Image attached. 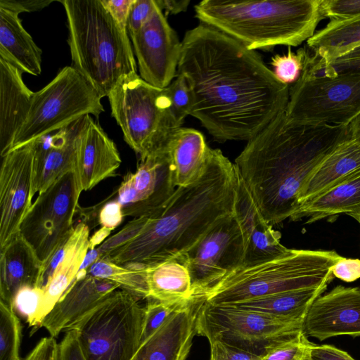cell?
Wrapping results in <instances>:
<instances>
[{
	"instance_id": "cell-9",
	"label": "cell",
	"mask_w": 360,
	"mask_h": 360,
	"mask_svg": "<svg viewBox=\"0 0 360 360\" xmlns=\"http://www.w3.org/2000/svg\"><path fill=\"white\" fill-rule=\"evenodd\" d=\"M101 98L79 71L65 66L46 86L34 93L30 111L11 149L59 130L84 116L98 118L104 112Z\"/></svg>"
},
{
	"instance_id": "cell-28",
	"label": "cell",
	"mask_w": 360,
	"mask_h": 360,
	"mask_svg": "<svg viewBox=\"0 0 360 360\" xmlns=\"http://www.w3.org/2000/svg\"><path fill=\"white\" fill-rule=\"evenodd\" d=\"M359 168L360 144L350 138L329 155L309 177L298 194V206Z\"/></svg>"
},
{
	"instance_id": "cell-43",
	"label": "cell",
	"mask_w": 360,
	"mask_h": 360,
	"mask_svg": "<svg viewBox=\"0 0 360 360\" xmlns=\"http://www.w3.org/2000/svg\"><path fill=\"white\" fill-rule=\"evenodd\" d=\"M157 5L156 0H134L127 23V31L130 37L141 30L153 13Z\"/></svg>"
},
{
	"instance_id": "cell-46",
	"label": "cell",
	"mask_w": 360,
	"mask_h": 360,
	"mask_svg": "<svg viewBox=\"0 0 360 360\" xmlns=\"http://www.w3.org/2000/svg\"><path fill=\"white\" fill-rule=\"evenodd\" d=\"M303 360H355L347 352L333 345H317L311 342Z\"/></svg>"
},
{
	"instance_id": "cell-51",
	"label": "cell",
	"mask_w": 360,
	"mask_h": 360,
	"mask_svg": "<svg viewBox=\"0 0 360 360\" xmlns=\"http://www.w3.org/2000/svg\"><path fill=\"white\" fill-rule=\"evenodd\" d=\"M158 4L166 13L176 14L186 11L189 4V0L174 1V0H157Z\"/></svg>"
},
{
	"instance_id": "cell-18",
	"label": "cell",
	"mask_w": 360,
	"mask_h": 360,
	"mask_svg": "<svg viewBox=\"0 0 360 360\" xmlns=\"http://www.w3.org/2000/svg\"><path fill=\"white\" fill-rule=\"evenodd\" d=\"M122 162L114 141L88 115L76 143L73 172L81 192L115 175Z\"/></svg>"
},
{
	"instance_id": "cell-45",
	"label": "cell",
	"mask_w": 360,
	"mask_h": 360,
	"mask_svg": "<svg viewBox=\"0 0 360 360\" xmlns=\"http://www.w3.org/2000/svg\"><path fill=\"white\" fill-rule=\"evenodd\" d=\"M58 360H86L75 330H66L63 338L58 343Z\"/></svg>"
},
{
	"instance_id": "cell-10",
	"label": "cell",
	"mask_w": 360,
	"mask_h": 360,
	"mask_svg": "<svg viewBox=\"0 0 360 360\" xmlns=\"http://www.w3.org/2000/svg\"><path fill=\"white\" fill-rule=\"evenodd\" d=\"M285 114L297 124L349 125L360 114V73L328 77L304 67L290 87Z\"/></svg>"
},
{
	"instance_id": "cell-36",
	"label": "cell",
	"mask_w": 360,
	"mask_h": 360,
	"mask_svg": "<svg viewBox=\"0 0 360 360\" xmlns=\"http://www.w3.org/2000/svg\"><path fill=\"white\" fill-rule=\"evenodd\" d=\"M44 293L41 288L25 287L20 290L14 300L13 308L26 319L32 331L41 327Z\"/></svg>"
},
{
	"instance_id": "cell-4",
	"label": "cell",
	"mask_w": 360,
	"mask_h": 360,
	"mask_svg": "<svg viewBox=\"0 0 360 360\" xmlns=\"http://www.w3.org/2000/svg\"><path fill=\"white\" fill-rule=\"evenodd\" d=\"M322 0H204L194 6L195 17L243 44L249 50L278 45L297 46L316 32L324 18Z\"/></svg>"
},
{
	"instance_id": "cell-6",
	"label": "cell",
	"mask_w": 360,
	"mask_h": 360,
	"mask_svg": "<svg viewBox=\"0 0 360 360\" xmlns=\"http://www.w3.org/2000/svg\"><path fill=\"white\" fill-rule=\"evenodd\" d=\"M342 257L334 250L289 249L276 259L240 266L193 297L214 305H226L319 288L332 281V267Z\"/></svg>"
},
{
	"instance_id": "cell-20",
	"label": "cell",
	"mask_w": 360,
	"mask_h": 360,
	"mask_svg": "<svg viewBox=\"0 0 360 360\" xmlns=\"http://www.w3.org/2000/svg\"><path fill=\"white\" fill-rule=\"evenodd\" d=\"M117 289L120 288L116 283L89 274L77 276L45 317L41 326L56 338Z\"/></svg>"
},
{
	"instance_id": "cell-11",
	"label": "cell",
	"mask_w": 360,
	"mask_h": 360,
	"mask_svg": "<svg viewBox=\"0 0 360 360\" xmlns=\"http://www.w3.org/2000/svg\"><path fill=\"white\" fill-rule=\"evenodd\" d=\"M198 300L197 335L208 341L220 340L253 352L262 349V353L269 344L303 331V320Z\"/></svg>"
},
{
	"instance_id": "cell-38",
	"label": "cell",
	"mask_w": 360,
	"mask_h": 360,
	"mask_svg": "<svg viewBox=\"0 0 360 360\" xmlns=\"http://www.w3.org/2000/svg\"><path fill=\"white\" fill-rule=\"evenodd\" d=\"M308 51L306 47L299 49L296 53L289 49L287 54L276 55L272 58L271 63L276 77L288 85L296 82L304 67Z\"/></svg>"
},
{
	"instance_id": "cell-31",
	"label": "cell",
	"mask_w": 360,
	"mask_h": 360,
	"mask_svg": "<svg viewBox=\"0 0 360 360\" xmlns=\"http://www.w3.org/2000/svg\"><path fill=\"white\" fill-rule=\"evenodd\" d=\"M328 285L281 292L226 305H234L285 319L304 321L311 304L326 290Z\"/></svg>"
},
{
	"instance_id": "cell-3",
	"label": "cell",
	"mask_w": 360,
	"mask_h": 360,
	"mask_svg": "<svg viewBox=\"0 0 360 360\" xmlns=\"http://www.w3.org/2000/svg\"><path fill=\"white\" fill-rule=\"evenodd\" d=\"M349 139V125L297 124L285 110L248 141L234 165L273 226L297 211L298 194L309 177Z\"/></svg>"
},
{
	"instance_id": "cell-50",
	"label": "cell",
	"mask_w": 360,
	"mask_h": 360,
	"mask_svg": "<svg viewBox=\"0 0 360 360\" xmlns=\"http://www.w3.org/2000/svg\"><path fill=\"white\" fill-rule=\"evenodd\" d=\"M53 0H0V8L20 14L39 11L51 4Z\"/></svg>"
},
{
	"instance_id": "cell-26",
	"label": "cell",
	"mask_w": 360,
	"mask_h": 360,
	"mask_svg": "<svg viewBox=\"0 0 360 360\" xmlns=\"http://www.w3.org/2000/svg\"><path fill=\"white\" fill-rule=\"evenodd\" d=\"M167 151L176 187H186L205 175L211 148L202 134L191 128L176 129L164 148Z\"/></svg>"
},
{
	"instance_id": "cell-49",
	"label": "cell",
	"mask_w": 360,
	"mask_h": 360,
	"mask_svg": "<svg viewBox=\"0 0 360 360\" xmlns=\"http://www.w3.org/2000/svg\"><path fill=\"white\" fill-rule=\"evenodd\" d=\"M334 277L345 282H353L360 278V259L342 257L331 269Z\"/></svg>"
},
{
	"instance_id": "cell-14",
	"label": "cell",
	"mask_w": 360,
	"mask_h": 360,
	"mask_svg": "<svg viewBox=\"0 0 360 360\" xmlns=\"http://www.w3.org/2000/svg\"><path fill=\"white\" fill-rule=\"evenodd\" d=\"M0 168V248L20 230L32 205L36 167L35 141L13 148Z\"/></svg>"
},
{
	"instance_id": "cell-47",
	"label": "cell",
	"mask_w": 360,
	"mask_h": 360,
	"mask_svg": "<svg viewBox=\"0 0 360 360\" xmlns=\"http://www.w3.org/2000/svg\"><path fill=\"white\" fill-rule=\"evenodd\" d=\"M101 2L121 30L128 32V19L134 0H101Z\"/></svg>"
},
{
	"instance_id": "cell-52",
	"label": "cell",
	"mask_w": 360,
	"mask_h": 360,
	"mask_svg": "<svg viewBox=\"0 0 360 360\" xmlns=\"http://www.w3.org/2000/svg\"><path fill=\"white\" fill-rule=\"evenodd\" d=\"M350 138L360 144V114L349 124Z\"/></svg>"
},
{
	"instance_id": "cell-34",
	"label": "cell",
	"mask_w": 360,
	"mask_h": 360,
	"mask_svg": "<svg viewBox=\"0 0 360 360\" xmlns=\"http://www.w3.org/2000/svg\"><path fill=\"white\" fill-rule=\"evenodd\" d=\"M22 326L15 309L0 301V360H21Z\"/></svg>"
},
{
	"instance_id": "cell-19",
	"label": "cell",
	"mask_w": 360,
	"mask_h": 360,
	"mask_svg": "<svg viewBox=\"0 0 360 360\" xmlns=\"http://www.w3.org/2000/svg\"><path fill=\"white\" fill-rule=\"evenodd\" d=\"M200 300L181 303L149 338L142 342L131 360H186L194 337Z\"/></svg>"
},
{
	"instance_id": "cell-12",
	"label": "cell",
	"mask_w": 360,
	"mask_h": 360,
	"mask_svg": "<svg viewBox=\"0 0 360 360\" xmlns=\"http://www.w3.org/2000/svg\"><path fill=\"white\" fill-rule=\"evenodd\" d=\"M82 193L73 171L39 193L24 217L19 233L43 263L74 228Z\"/></svg>"
},
{
	"instance_id": "cell-15",
	"label": "cell",
	"mask_w": 360,
	"mask_h": 360,
	"mask_svg": "<svg viewBox=\"0 0 360 360\" xmlns=\"http://www.w3.org/2000/svg\"><path fill=\"white\" fill-rule=\"evenodd\" d=\"M176 189L169 155L163 148L140 160L136 172L124 176L115 198L124 217L136 218L161 210Z\"/></svg>"
},
{
	"instance_id": "cell-8",
	"label": "cell",
	"mask_w": 360,
	"mask_h": 360,
	"mask_svg": "<svg viewBox=\"0 0 360 360\" xmlns=\"http://www.w3.org/2000/svg\"><path fill=\"white\" fill-rule=\"evenodd\" d=\"M122 289L76 321L77 332L86 360H131L141 344L145 307Z\"/></svg>"
},
{
	"instance_id": "cell-41",
	"label": "cell",
	"mask_w": 360,
	"mask_h": 360,
	"mask_svg": "<svg viewBox=\"0 0 360 360\" xmlns=\"http://www.w3.org/2000/svg\"><path fill=\"white\" fill-rule=\"evenodd\" d=\"M210 360H262V354L220 340L209 341Z\"/></svg>"
},
{
	"instance_id": "cell-2",
	"label": "cell",
	"mask_w": 360,
	"mask_h": 360,
	"mask_svg": "<svg viewBox=\"0 0 360 360\" xmlns=\"http://www.w3.org/2000/svg\"><path fill=\"white\" fill-rule=\"evenodd\" d=\"M238 175L219 149L210 150L205 175L177 187L160 210L133 218L97 247L100 259L142 269L179 257L215 224L236 212Z\"/></svg>"
},
{
	"instance_id": "cell-35",
	"label": "cell",
	"mask_w": 360,
	"mask_h": 360,
	"mask_svg": "<svg viewBox=\"0 0 360 360\" xmlns=\"http://www.w3.org/2000/svg\"><path fill=\"white\" fill-rule=\"evenodd\" d=\"M311 344L304 331L276 340L266 346L262 360H303Z\"/></svg>"
},
{
	"instance_id": "cell-30",
	"label": "cell",
	"mask_w": 360,
	"mask_h": 360,
	"mask_svg": "<svg viewBox=\"0 0 360 360\" xmlns=\"http://www.w3.org/2000/svg\"><path fill=\"white\" fill-rule=\"evenodd\" d=\"M319 62L328 65L360 46V15L330 20L307 41Z\"/></svg>"
},
{
	"instance_id": "cell-22",
	"label": "cell",
	"mask_w": 360,
	"mask_h": 360,
	"mask_svg": "<svg viewBox=\"0 0 360 360\" xmlns=\"http://www.w3.org/2000/svg\"><path fill=\"white\" fill-rule=\"evenodd\" d=\"M236 213L247 237L241 266H250L271 260L288 252L289 249L281 243L280 232L273 229L272 225L264 219L239 175Z\"/></svg>"
},
{
	"instance_id": "cell-23",
	"label": "cell",
	"mask_w": 360,
	"mask_h": 360,
	"mask_svg": "<svg viewBox=\"0 0 360 360\" xmlns=\"http://www.w3.org/2000/svg\"><path fill=\"white\" fill-rule=\"evenodd\" d=\"M22 72L0 58V155L13 146L30 109L32 91L22 79Z\"/></svg>"
},
{
	"instance_id": "cell-27",
	"label": "cell",
	"mask_w": 360,
	"mask_h": 360,
	"mask_svg": "<svg viewBox=\"0 0 360 360\" xmlns=\"http://www.w3.org/2000/svg\"><path fill=\"white\" fill-rule=\"evenodd\" d=\"M19 14L0 8V58L22 72H41V50L23 27Z\"/></svg>"
},
{
	"instance_id": "cell-40",
	"label": "cell",
	"mask_w": 360,
	"mask_h": 360,
	"mask_svg": "<svg viewBox=\"0 0 360 360\" xmlns=\"http://www.w3.org/2000/svg\"><path fill=\"white\" fill-rule=\"evenodd\" d=\"M147 300L148 302L145 307L141 343L155 333L177 307L186 302L170 304L150 298H148Z\"/></svg>"
},
{
	"instance_id": "cell-33",
	"label": "cell",
	"mask_w": 360,
	"mask_h": 360,
	"mask_svg": "<svg viewBox=\"0 0 360 360\" xmlns=\"http://www.w3.org/2000/svg\"><path fill=\"white\" fill-rule=\"evenodd\" d=\"M86 274L112 281L118 285L120 289L131 293L139 300L148 297L144 269H130L99 259L91 266Z\"/></svg>"
},
{
	"instance_id": "cell-16",
	"label": "cell",
	"mask_w": 360,
	"mask_h": 360,
	"mask_svg": "<svg viewBox=\"0 0 360 360\" xmlns=\"http://www.w3.org/2000/svg\"><path fill=\"white\" fill-rule=\"evenodd\" d=\"M130 38L140 77L155 87L168 86L176 76L182 45L158 4Z\"/></svg>"
},
{
	"instance_id": "cell-24",
	"label": "cell",
	"mask_w": 360,
	"mask_h": 360,
	"mask_svg": "<svg viewBox=\"0 0 360 360\" xmlns=\"http://www.w3.org/2000/svg\"><path fill=\"white\" fill-rule=\"evenodd\" d=\"M41 266L42 262L18 232L0 248V301L13 308L20 290L38 287Z\"/></svg>"
},
{
	"instance_id": "cell-48",
	"label": "cell",
	"mask_w": 360,
	"mask_h": 360,
	"mask_svg": "<svg viewBox=\"0 0 360 360\" xmlns=\"http://www.w3.org/2000/svg\"><path fill=\"white\" fill-rule=\"evenodd\" d=\"M58 343L55 338H42L21 360H58Z\"/></svg>"
},
{
	"instance_id": "cell-39",
	"label": "cell",
	"mask_w": 360,
	"mask_h": 360,
	"mask_svg": "<svg viewBox=\"0 0 360 360\" xmlns=\"http://www.w3.org/2000/svg\"><path fill=\"white\" fill-rule=\"evenodd\" d=\"M172 101L171 112L179 127L185 117L190 115L193 105V94L191 87L182 75H177L176 79L166 87Z\"/></svg>"
},
{
	"instance_id": "cell-42",
	"label": "cell",
	"mask_w": 360,
	"mask_h": 360,
	"mask_svg": "<svg viewBox=\"0 0 360 360\" xmlns=\"http://www.w3.org/2000/svg\"><path fill=\"white\" fill-rule=\"evenodd\" d=\"M323 18L342 20L360 15V0H322Z\"/></svg>"
},
{
	"instance_id": "cell-25",
	"label": "cell",
	"mask_w": 360,
	"mask_h": 360,
	"mask_svg": "<svg viewBox=\"0 0 360 360\" xmlns=\"http://www.w3.org/2000/svg\"><path fill=\"white\" fill-rule=\"evenodd\" d=\"M345 213L360 224V168L313 198L302 202L290 217L291 221L307 218L310 224Z\"/></svg>"
},
{
	"instance_id": "cell-5",
	"label": "cell",
	"mask_w": 360,
	"mask_h": 360,
	"mask_svg": "<svg viewBox=\"0 0 360 360\" xmlns=\"http://www.w3.org/2000/svg\"><path fill=\"white\" fill-rule=\"evenodd\" d=\"M67 17L72 66L101 98L119 79L137 71L128 32H124L101 0H62Z\"/></svg>"
},
{
	"instance_id": "cell-7",
	"label": "cell",
	"mask_w": 360,
	"mask_h": 360,
	"mask_svg": "<svg viewBox=\"0 0 360 360\" xmlns=\"http://www.w3.org/2000/svg\"><path fill=\"white\" fill-rule=\"evenodd\" d=\"M108 97L112 116L140 160L163 149L181 127L172 115L166 87L147 83L136 72L123 75Z\"/></svg>"
},
{
	"instance_id": "cell-44",
	"label": "cell",
	"mask_w": 360,
	"mask_h": 360,
	"mask_svg": "<svg viewBox=\"0 0 360 360\" xmlns=\"http://www.w3.org/2000/svg\"><path fill=\"white\" fill-rule=\"evenodd\" d=\"M95 207L98 211H93L96 212L98 224L101 228L110 232L122 223L124 217L122 205L115 198L105 200L101 205H96Z\"/></svg>"
},
{
	"instance_id": "cell-13",
	"label": "cell",
	"mask_w": 360,
	"mask_h": 360,
	"mask_svg": "<svg viewBox=\"0 0 360 360\" xmlns=\"http://www.w3.org/2000/svg\"><path fill=\"white\" fill-rule=\"evenodd\" d=\"M246 242L245 229L235 212L215 224L181 255L191 276L192 297L242 266Z\"/></svg>"
},
{
	"instance_id": "cell-29",
	"label": "cell",
	"mask_w": 360,
	"mask_h": 360,
	"mask_svg": "<svg viewBox=\"0 0 360 360\" xmlns=\"http://www.w3.org/2000/svg\"><path fill=\"white\" fill-rule=\"evenodd\" d=\"M142 269L146 271L148 298L170 304L192 298L191 278L181 255Z\"/></svg>"
},
{
	"instance_id": "cell-37",
	"label": "cell",
	"mask_w": 360,
	"mask_h": 360,
	"mask_svg": "<svg viewBox=\"0 0 360 360\" xmlns=\"http://www.w3.org/2000/svg\"><path fill=\"white\" fill-rule=\"evenodd\" d=\"M304 66L316 74L328 77L338 74L360 73V46L328 65L321 64L317 57L310 53Z\"/></svg>"
},
{
	"instance_id": "cell-32",
	"label": "cell",
	"mask_w": 360,
	"mask_h": 360,
	"mask_svg": "<svg viewBox=\"0 0 360 360\" xmlns=\"http://www.w3.org/2000/svg\"><path fill=\"white\" fill-rule=\"evenodd\" d=\"M89 250V239L82 243L57 266L42 288L44 319L76 278Z\"/></svg>"
},
{
	"instance_id": "cell-17",
	"label": "cell",
	"mask_w": 360,
	"mask_h": 360,
	"mask_svg": "<svg viewBox=\"0 0 360 360\" xmlns=\"http://www.w3.org/2000/svg\"><path fill=\"white\" fill-rule=\"evenodd\" d=\"M303 331L319 341L360 336V288L339 285L318 297L307 314Z\"/></svg>"
},
{
	"instance_id": "cell-1",
	"label": "cell",
	"mask_w": 360,
	"mask_h": 360,
	"mask_svg": "<svg viewBox=\"0 0 360 360\" xmlns=\"http://www.w3.org/2000/svg\"><path fill=\"white\" fill-rule=\"evenodd\" d=\"M181 45L177 75L192 91L190 115L215 139L248 141L286 109L289 85L238 41L201 23Z\"/></svg>"
},
{
	"instance_id": "cell-21",
	"label": "cell",
	"mask_w": 360,
	"mask_h": 360,
	"mask_svg": "<svg viewBox=\"0 0 360 360\" xmlns=\"http://www.w3.org/2000/svg\"><path fill=\"white\" fill-rule=\"evenodd\" d=\"M87 117L35 140V194L44 191L63 174L73 171L77 140Z\"/></svg>"
}]
</instances>
